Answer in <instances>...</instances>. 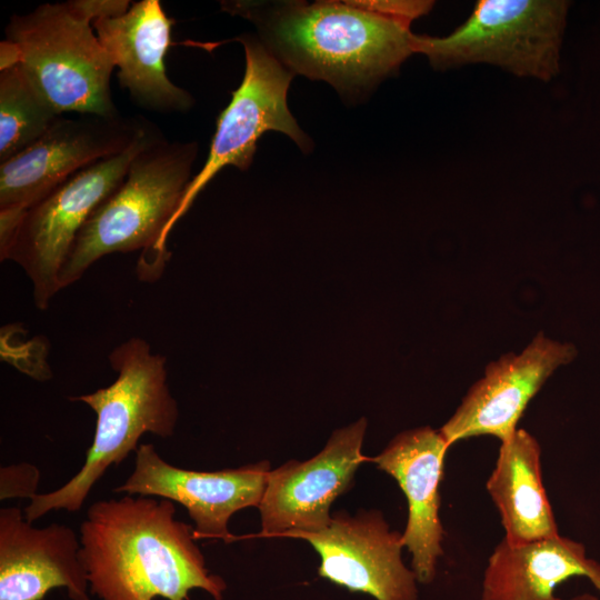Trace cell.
Here are the masks:
<instances>
[{
	"label": "cell",
	"instance_id": "obj_19",
	"mask_svg": "<svg viewBox=\"0 0 600 600\" xmlns=\"http://www.w3.org/2000/svg\"><path fill=\"white\" fill-rule=\"evenodd\" d=\"M59 117L18 64L0 70V163L32 146Z\"/></svg>",
	"mask_w": 600,
	"mask_h": 600
},
{
	"label": "cell",
	"instance_id": "obj_21",
	"mask_svg": "<svg viewBox=\"0 0 600 600\" xmlns=\"http://www.w3.org/2000/svg\"><path fill=\"white\" fill-rule=\"evenodd\" d=\"M571 600H600V599L590 593H582V594L573 597Z\"/></svg>",
	"mask_w": 600,
	"mask_h": 600
},
{
	"label": "cell",
	"instance_id": "obj_10",
	"mask_svg": "<svg viewBox=\"0 0 600 600\" xmlns=\"http://www.w3.org/2000/svg\"><path fill=\"white\" fill-rule=\"evenodd\" d=\"M366 427L362 418L337 430L313 458L291 460L269 471L258 507L260 536L316 532L330 523L332 502L349 489L357 469L367 460L361 451Z\"/></svg>",
	"mask_w": 600,
	"mask_h": 600
},
{
	"label": "cell",
	"instance_id": "obj_17",
	"mask_svg": "<svg viewBox=\"0 0 600 600\" xmlns=\"http://www.w3.org/2000/svg\"><path fill=\"white\" fill-rule=\"evenodd\" d=\"M586 577L600 593V563L582 543L560 534L523 544L504 539L489 557L480 600H561L554 588Z\"/></svg>",
	"mask_w": 600,
	"mask_h": 600
},
{
	"label": "cell",
	"instance_id": "obj_11",
	"mask_svg": "<svg viewBox=\"0 0 600 600\" xmlns=\"http://www.w3.org/2000/svg\"><path fill=\"white\" fill-rule=\"evenodd\" d=\"M320 554L319 576L376 600H417V578L401 559L402 533L392 531L381 512H337L316 532H297Z\"/></svg>",
	"mask_w": 600,
	"mask_h": 600
},
{
	"label": "cell",
	"instance_id": "obj_5",
	"mask_svg": "<svg viewBox=\"0 0 600 600\" xmlns=\"http://www.w3.org/2000/svg\"><path fill=\"white\" fill-rule=\"evenodd\" d=\"M109 362L118 374L110 386L70 398L97 414L84 463L62 487L31 499L23 510L31 523L52 510H80L106 471L136 451L143 434L169 438L174 433L179 409L168 386L166 357L132 337L109 353Z\"/></svg>",
	"mask_w": 600,
	"mask_h": 600
},
{
	"label": "cell",
	"instance_id": "obj_7",
	"mask_svg": "<svg viewBox=\"0 0 600 600\" xmlns=\"http://www.w3.org/2000/svg\"><path fill=\"white\" fill-rule=\"evenodd\" d=\"M161 137L150 122L126 150L76 172L24 213L1 260L23 269L38 309L61 290L59 273L82 226L121 184L132 160Z\"/></svg>",
	"mask_w": 600,
	"mask_h": 600
},
{
	"label": "cell",
	"instance_id": "obj_8",
	"mask_svg": "<svg viewBox=\"0 0 600 600\" xmlns=\"http://www.w3.org/2000/svg\"><path fill=\"white\" fill-rule=\"evenodd\" d=\"M149 123L142 117H59L32 146L0 163V254L32 206L81 169L126 150Z\"/></svg>",
	"mask_w": 600,
	"mask_h": 600
},
{
	"label": "cell",
	"instance_id": "obj_13",
	"mask_svg": "<svg viewBox=\"0 0 600 600\" xmlns=\"http://www.w3.org/2000/svg\"><path fill=\"white\" fill-rule=\"evenodd\" d=\"M576 356L573 344L537 334L520 353L503 354L487 366L440 432L450 447L478 436L507 441L547 379Z\"/></svg>",
	"mask_w": 600,
	"mask_h": 600
},
{
	"label": "cell",
	"instance_id": "obj_12",
	"mask_svg": "<svg viewBox=\"0 0 600 600\" xmlns=\"http://www.w3.org/2000/svg\"><path fill=\"white\" fill-rule=\"evenodd\" d=\"M269 471L268 461L213 472L182 469L168 463L152 444L146 443L136 450L132 473L113 491L178 502L194 522L197 539L228 542L231 516L248 507H259Z\"/></svg>",
	"mask_w": 600,
	"mask_h": 600
},
{
	"label": "cell",
	"instance_id": "obj_9",
	"mask_svg": "<svg viewBox=\"0 0 600 600\" xmlns=\"http://www.w3.org/2000/svg\"><path fill=\"white\" fill-rule=\"evenodd\" d=\"M246 54V70L231 101L217 120L210 150L202 169L191 179L174 222L189 210L199 192L227 166L247 170L261 136L276 130L289 136L301 148L308 146L287 106V92L294 76L257 37L237 38Z\"/></svg>",
	"mask_w": 600,
	"mask_h": 600
},
{
	"label": "cell",
	"instance_id": "obj_16",
	"mask_svg": "<svg viewBox=\"0 0 600 600\" xmlns=\"http://www.w3.org/2000/svg\"><path fill=\"white\" fill-rule=\"evenodd\" d=\"M449 448L440 430L420 427L397 434L371 459L397 480L406 494L409 512L402 543L412 554L411 569L421 583L434 579L438 559L443 554L439 488Z\"/></svg>",
	"mask_w": 600,
	"mask_h": 600
},
{
	"label": "cell",
	"instance_id": "obj_2",
	"mask_svg": "<svg viewBox=\"0 0 600 600\" xmlns=\"http://www.w3.org/2000/svg\"><path fill=\"white\" fill-rule=\"evenodd\" d=\"M168 499L128 494L92 503L80 526V556L100 600H186L201 589L221 600L226 582L208 571L194 529Z\"/></svg>",
	"mask_w": 600,
	"mask_h": 600
},
{
	"label": "cell",
	"instance_id": "obj_4",
	"mask_svg": "<svg viewBox=\"0 0 600 600\" xmlns=\"http://www.w3.org/2000/svg\"><path fill=\"white\" fill-rule=\"evenodd\" d=\"M197 143L161 137L131 162L121 184L93 211L78 233L59 273L60 289L78 281L100 258L141 250V280L161 277L170 252L167 238L197 157Z\"/></svg>",
	"mask_w": 600,
	"mask_h": 600
},
{
	"label": "cell",
	"instance_id": "obj_14",
	"mask_svg": "<svg viewBox=\"0 0 600 600\" xmlns=\"http://www.w3.org/2000/svg\"><path fill=\"white\" fill-rule=\"evenodd\" d=\"M173 24L159 0L132 2L126 12L92 23L118 68L120 87L138 106L161 113L184 112L193 104L191 94L167 74L164 60Z\"/></svg>",
	"mask_w": 600,
	"mask_h": 600
},
{
	"label": "cell",
	"instance_id": "obj_20",
	"mask_svg": "<svg viewBox=\"0 0 600 600\" xmlns=\"http://www.w3.org/2000/svg\"><path fill=\"white\" fill-rule=\"evenodd\" d=\"M40 481V470L29 462H20L0 468V499L36 497Z\"/></svg>",
	"mask_w": 600,
	"mask_h": 600
},
{
	"label": "cell",
	"instance_id": "obj_18",
	"mask_svg": "<svg viewBox=\"0 0 600 600\" xmlns=\"http://www.w3.org/2000/svg\"><path fill=\"white\" fill-rule=\"evenodd\" d=\"M487 491L499 510L504 540L523 544L559 534L541 472V448L524 429L501 442Z\"/></svg>",
	"mask_w": 600,
	"mask_h": 600
},
{
	"label": "cell",
	"instance_id": "obj_15",
	"mask_svg": "<svg viewBox=\"0 0 600 600\" xmlns=\"http://www.w3.org/2000/svg\"><path fill=\"white\" fill-rule=\"evenodd\" d=\"M74 530L34 528L17 507L0 510V600H42L63 588L71 600H91Z\"/></svg>",
	"mask_w": 600,
	"mask_h": 600
},
{
	"label": "cell",
	"instance_id": "obj_3",
	"mask_svg": "<svg viewBox=\"0 0 600 600\" xmlns=\"http://www.w3.org/2000/svg\"><path fill=\"white\" fill-rule=\"evenodd\" d=\"M128 0H70L44 3L26 14H12L1 41L0 70L18 64L29 83L59 114L114 118L111 97L116 68L92 23L118 16Z\"/></svg>",
	"mask_w": 600,
	"mask_h": 600
},
{
	"label": "cell",
	"instance_id": "obj_6",
	"mask_svg": "<svg viewBox=\"0 0 600 600\" xmlns=\"http://www.w3.org/2000/svg\"><path fill=\"white\" fill-rule=\"evenodd\" d=\"M569 6L564 0H480L450 34L417 36L416 53L439 70L488 63L547 82L560 71Z\"/></svg>",
	"mask_w": 600,
	"mask_h": 600
},
{
	"label": "cell",
	"instance_id": "obj_1",
	"mask_svg": "<svg viewBox=\"0 0 600 600\" xmlns=\"http://www.w3.org/2000/svg\"><path fill=\"white\" fill-rule=\"evenodd\" d=\"M432 1H222L256 24L261 42L293 74L321 79L340 92L360 90L416 53L412 20Z\"/></svg>",
	"mask_w": 600,
	"mask_h": 600
}]
</instances>
